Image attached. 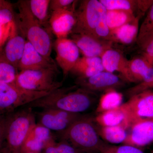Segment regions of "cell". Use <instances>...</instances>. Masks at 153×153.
Listing matches in <instances>:
<instances>
[{
    "instance_id": "6",
    "label": "cell",
    "mask_w": 153,
    "mask_h": 153,
    "mask_svg": "<svg viewBox=\"0 0 153 153\" xmlns=\"http://www.w3.org/2000/svg\"><path fill=\"white\" fill-rule=\"evenodd\" d=\"M106 9L98 0L81 1L78 8L75 9L76 23L71 33L94 36V30L106 16Z\"/></svg>"
},
{
    "instance_id": "35",
    "label": "cell",
    "mask_w": 153,
    "mask_h": 153,
    "mask_svg": "<svg viewBox=\"0 0 153 153\" xmlns=\"http://www.w3.org/2000/svg\"><path fill=\"white\" fill-rule=\"evenodd\" d=\"M149 89H153V79L151 82L139 83L129 88L127 90L126 94L129 97H130L135 94Z\"/></svg>"
},
{
    "instance_id": "17",
    "label": "cell",
    "mask_w": 153,
    "mask_h": 153,
    "mask_svg": "<svg viewBox=\"0 0 153 153\" xmlns=\"http://www.w3.org/2000/svg\"><path fill=\"white\" fill-rule=\"evenodd\" d=\"M54 60L44 57L28 41H26L24 53L18 66L20 71L56 67Z\"/></svg>"
},
{
    "instance_id": "11",
    "label": "cell",
    "mask_w": 153,
    "mask_h": 153,
    "mask_svg": "<svg viewBox=\"0 0 153 153\" xmlns=\"http://www.w3.org/2000/svg\"><path fill=\"white\" fill-rule=\"evenodd\" d=\"M76 85L85 90L95 93L123 87L124 81L113 73L103 71L88 78H77Z\"/></svg>"
},
{
    "instance_id": "26",
    "label": "cell",
    "mask_w": 153,
    "mask_h": 153,
    "mask_svg": "<svg viewBox=\"0 0 153 153\" xmlns=\"http://www.w3.org/2000/svg\"><path fill=\"white\" fill-rule=\"evenodd\" d=\"M123 94L115 89L105 91L100 99L96 112L99 114L119 107L123 104Z\"/></svg>"
},
{
    "instance_id": "10",
    "label": "cell",
    "mask_w": 153,
    "mask_h": 153,
    "mask_svg": "<svg viewBox=\"0 0 153 153\" xmlns=\"http://www.w3.org/2000/svg\"><path fill=\"white\" fill-rule=\"evenodd\" d=\"M83 115L62 110L48 108L39 114L38 123L49 130L63 132Z\"/></svg>"
},
{
    "instance_id": "39",
    "label": "cell",
    "mask_w": 153,
    "mask_h": 153,
    "mask_svg": "<svg viewBox=\"0 0 153 153\" xmlns=\"http://www.w3.org/2000/svg\"><path fill=\"white\" fill-rule=\"evenodd\" d=\"M12 7L10 3L5 1L0 0V10L4 8Z\"/></svg>"
},
{
    "instance_id": "18",
    "label": "cell",
    "mask_w": 153,
    "mask_h": 153,
    "mask_svg": "<svg viewBox=\"0 0 153 153\" xmlns=\"http://www.w3.org/2000/svg\"><path fill=\"white\" fill-rule=\"evenodd\" d=\"M107 10H123L132 12L140 19L148 12L153 0H99Z\"/></svg>"
},
{
    "instance_id": "42",
    "label": "cell",
    "mask_w": 153,
    "mask_h": 153,
    "mask_svg": "<svg viewBox=\"0 0 153 153\" xmlns=\"http://www.w3.org/2000/svg\"><path fill=\"white\" fill-rule=\"evenodd\" d=\"M151 153H153V150L152 151V152H151Z\"/></svg>"
},
{
    "instance_id": "14",
    "label": "cell",
    "mask_w": 153,
    "mask_h": 153,
    "mask_svg": "<svg viewBox=\"0 0 153 153\" xmlns=\"http://www.w3.org/2000/svg\"><path fill=\"white\" fill-rule=\"evenodd\" d=\"M75 9L59 10L51 13L49 26L57 39L67 38L72 33L76 23Z\"/></svg>"
},
{
    "instance_id": "38",
    "label": "cell",
    "mask_w": 153,
    "mask_h": 153,
    "mask_svg": "<svg viewBox=\"0 0 153 153\" xmlns=\"http://www.w3.org/2000/svg\"><path fill=\"white\" fill-rule=\"evenodd\" d=\"M55 138L52 139L49 141L43 148L41 153H57L55 146Z\"/></svg>"
},
{
    "instance_id": "40",
    "label": "cell",
    "mask_w": 153,
    "mask_h": 153,
    "mask_svg": "<svg viewBox=\"0 0 153 153\" xmlns=\"http://www.w3.org/2000/svg\"><path fill=\"white\" fill-rule=\"evenodd\" d=\"M24 153H41V152H34V151H28Z\"/></svg>"
},
{
    "instance_id": "2",
    "label": "cell",
    "mask_w": 153,
    "mask_h": 153,
    "mask_svg": "<svg viewBox=\"0 0 153 153\" xmlns=\"http://www.w3.org/2000/svg\"><path fill=\"white\" fill-rule=\"evenodd\" d=\"M59 134L61 140L82 153H100L108 144L100 136L94 119L87 116L83 115Z\"/></svg>"
},
{
    "instance_id": "34",
    "label": "cell",
    "mask_w": 153,
    "mask_h": 153,
    "mask_svg": "<svg viewBox=\"0 0 153 153\" xmlns=\"http://www.w3.org/2000/svg\"><path fill=\"white\" fill-rule=\"evenodd\" d=\"M15 16L12 7L0 10V27L6 26L14 22Z\"/></svg>"
},
{
    "instance_id": "12",
    "label": "cell",
    "mask_w": 153,
    "mask_h": 153,
    "mask_svg": "<svg viewBox=\"0 0 153 153\" xmlns=\"http://www.w3.org/2000/svg\"><path fill=\"white\" fill-rule=\"evenodd\" d=\"M53 46L56 61L62 69L64 79L80 58V52L74 42L68 38L56 39Z\"/></svg>"
},
{
    "instance_id": "5",
    "label": "cell",
    "mask_w": 153,
    "mask_h": 153,
    "mask_svg": "<svg viewBox=\"0 0 153 153\" xmlns=\"http://www.w3.org/2000/svg\"><path fill=\"white\" fill-rule=\"evenodd\" d=\"M57 67L20 71L15 82L19 87L30 91L52 92L63 84L57 80Z\"/></svg>"
},
{
    "instance_id": "33",
    "label": "cell",
    "mask_w": 153,
    "mask_h": 153,
    "mask_svg": "<svg viewBox=\"0 0 153 153\" xmlns=\"http://www.w3.org/2000/svg\"><path fill=\"white\" fill-rule=\"evenodd\" d=\"M77 2L78 1L74 0H51L49 9L52 12L59 10L75 8Z\"/></svg>"
},
{
    "instance_id": "7",
    "label": "cell",
    "mask_w": 153,
    "mask_h": 153,
    "mask_svg": "<svg viewBox=\"0 0 153 153\" xmlns=\"http://www.w3.org/2000/svg\"><path fill=\"white\" fill-rule=\"evenodd\" d=\"M51 92L26 90L19 87L15 82L0 83V111L4 113L10 112L19 107L28 105Z\"/></svg>"
},
{
    "instance_id": "21",
    "label": "cell",
    "mask_w": 153,
    "mask_h": 153,
    "mask_svg": "<svg viewBox=\"0 0 153 153\" xmlns=\"http://www.w3.org/2000/svg\"><path fill=\"white\" fill-rule=\"evenodd\" d=\"M100 57H80L74 65L71 73L77 76V78H88L104 71Z\"/></svg>"
},
{
    "instance_id": "31",
    "label": "cell",
    "mask_w": 153,
    "mask_h": 153,
    "mask_svg": "<svg viewBox=\"0 0 153 153\" xmlns=\"http://www.w3.org/2000/svg\"><path fill=\"white\" fill-rule=\"evenodd\" d=\"M94 36L102 41L113 43L111 31L107 25L105 16L101 20L96 28Z\"/></svg>"
},
{
    "instance_id": "27",
    "label": "cell",
    "mask_w": 153,
    "mask_h": 153,
    "mask_svg": "<svg viewBox=\"0 0 153 153\" xmlns=\"http://www.w3.org/2000/svg\"><path fill=\"white\" fill-rule=\"evenodd\" d=\"M97 126L100 136L105 142L119 144L123 143L126 138L127 133L124 126L101 127L97 125Z\"/></svg>"
},
{
    "instance_id": "29",
    "label": "cell",
    "mask_w": 153,
    "mask_h": 153,
    "mask_svg": "<svg viewBox=\"0 0 153 153\" xmlns=\"http://www.w3.org/2000/svg\"><path fill=\"white\" fill-rule=\"evenodd\" d=\"M18 69L6 61L0 60V83H10L15 82Z\"/></svg>"
},
{
    "instance_id": "36",
    "label": "cell",
    "mask_w": 153,
    "mask_h": 153,
    "mask_svg": "<svg viewBox=\"0 0 153 153\" xmlns=\"http://www.w3.org/2000/svg\"><path fill=\"white\" fill-rule=\"evenodd\" d=\"M140 49L141 55L153 66V38Z\"/></svg>"
},
{
    "instance_id": "1",
    "label": "cell",
    "mask_w": 153,
    "mask_h": 153,
    "mask_svg": "<svg viewBox=\"0 0 153 153\" xmlns=\"http://www.w3.org/2000/svg\"><path fill=\"white\" fill-rule=\"evenodd\" d=\"M96 100L95 93L74 85L60 88L31 102L27 107L53 108L81 114L92 107Z\"/></svg>"
},
{
    "instance_id": "20",
    "label": "cell",
    "mask_w": 153,
    "mask_h": 153,
    "mask_svg": "<svg viewBox=\"0 0 153 153\" xmlns=\"http://www.w3.org/2000/svg\"><path fill=\"white\" fill-rule=\"evenodd\" d=\"M129 69L133 82L147 83L153 79V66L141 55L129 60Z\"/></svg>"
},
{
    "instance_id": "37",
    "label": "cell",
    "mask_w": 153,
    "mask_h": 153,
    "mask_svg": "<svg viewBox=\"0 0 153 153\" xmlns=\"http://www.w3.org/2000/svg\"><path fill=\"white\" fill-rule=\"evenodd\" d=\"M13 23V22L6 26L0 27V47L7 37L10 36Z\"/></svg>"
},
{
    "instance_id": "15",
    "label": "cell",
    "mask_w": 153,
    "mask_h": 153,
    "mask_svg": "<svg viewBox=\"0 0 153 153\" xmlns=\"http://www.w3.org/2000/svg\"><path fill=\"white\" fill-rule=\"evenodd\" d=\"M26 41L24 36L17 32V25L14 22L10 34L4 48L3 56H0V60L10 63L18 69L25 50Z\"/></svg>"
},
{
    "instance_id": "3",
    "label": "cell",
    "mask_w": 153,
    "mask_h": 153,
    "mask_svg": "<svg viewBox=\"0 0 153 153\" xmlns=\"http://www.w3.org/2000/svg\"><path fill=\"white\" fill-rule=\"evenodd\" d=\"M17 6L19 13L16 25L22 36L41 55L52 59L51 55L54 44L50 34L51 30L43 27L34 16L29 8L27 1H19Z\"/></svg>"
},
{
    "instance_id": "23",
    "label": "cell",
    "mask_w": 153,
    "mask_h": 153,
    "mask_svg": "<svg viewBox=\"0 0 153 153\" xmlns=\"http://www.w3.org/2000/svg\"><path fill=\"white\" fill-rule=\"evenodd\" d=\"M95 123L101 127L122 125L126 129V116L121 107L99 114L94 118Z\"/></svg>"
},
{
    "instance_id": "8",
    "label": "cell",
    "mask_w": 153,
    "mask_h": 153,
    "mask_svg": "<svg viewBox=\"0 0 153 153\" xmlns=\"http://www.w3.org/2000/svg\"><path fill=\"white\" fill-rule=\"evenodd\" d=\"M126 116V124L139 118L153 117V89L144 91L130 97L121 105Z\"/></svg>"
},
{
    "instance_id": "25",
    "label": "cell",
    "mask_w": 153,
    "mask_h": 153,
    "mask_svg": "<svg viewBox=\"0 0 153 153\" xmlns=\"http://www.w3.org/2000/svg\"><path fill=\"white\" fill-rule=\"evenodd\" d=\"M137 19L139 18L132 12L123 10H107L105 16L107 25L111 31L133 22Z\"/></svg>"
},
{
    "instance_id": "43",
    "label": "cell",
    "mask_w": 153,
    "mask_h": 153,
    "mask_svg": "<svg viewBox=\"0 0 153 153\" xmlns=\"http://www.w3.org/2000/svg\"></svg>"
},
{
    "instance_id": "32",
    "label": "cell",
    "mask_w": 153,
    "mask_h": 153,
    "mask_svg": "<svg viewBox=\"0 0 153 153\" xmlns=\"http://www.w3.org/2000/svg\"><path fill=\"white\" fill-rule=\"evenodd\" d=\"M10 114L4 113L0 115V153H6V133Z\"/></svg>"
},
{
    "instance_id": "22",
    "label": "cell",
    "mask_w": 153,
    "mask_h": 153,
    "mask_svg": "<svg viewBox=\"0 0 153 153\" xmlns=\"http://www.w3.org/2000/svg\"><path fill=\"white\" fill-rule=\"evenodd\" d=\"M140 20L137 19L133 22L111 31L113 42L129 44L136 42L139 30Z\"/></svg>"
},
{
    "instance_id": "13",
    "label": "cell",
    "mask_w": 153,
    "mask_h": 153,
    "mask_svg": "<svg viewBox=\"0 0 153 153\" xmlns=\"http://www.w3.org/2000/svg\"><path fill=\"white\" fill-rule=\"evenodd\" d=\"M70 35V39L84 57L101 58L104 52L112 47V42L102 41L92 35L83 33H71Z\"/></svg>"
},
{
    "instance_id": "41",
    "label": "cell",
    "mask_w": 153,
    "mask_h": 153,
    "mask_svg": "<svg viewBox=\"0 0 153 153\" xmlns=\"http://www.w3.org/2000/svg\"><path fill=\"white\" fill-rule=\"evenodd\" d=\"M3 114H4V113L1 112V111H0V115Z\"/></svg>"
},
{
    "instance_id": "24",
    "label": "cell",
    "mask_w": 153,
    "mask_h": 153,
    "mask_svg": "<svg viewBox=\"0 0 153 153\" xmlns=\"http://www.w3.org/2000/svg\"><path fill=\"white\" fill-rule=\"evenodd\" d=\"M50 2L51 0H27L32 14L43 27L49 30H51L49 24L50 16L49 14Z\"/></svg>"
},
{
    "instance_id": "16",
    "label": "cell",
    "mask_w": 153,
    "mask_h": 153,
    "mask_svg": "<svg viewBox=\"0 0 153 153\" xmlns=\"http://www.w3.org/2000/svg\"><path fill=\"white\" fill-rule=\"evenodd\" d=\"M105 71L113 73L120 72L124 79L133 82L129 69V60L123 54L112 48L108 49L101 57Z\"/></svg>"
},
{
    "instance_id": "28",
    "label": "cell",
    "mask_w": 153,
    "mask_h": 153,
    "mask_svg": "<svg viewBox=\"0 0 153 153\" xmlns=\"http://www.w3.org/2000/svg\"><path fill=\"white\" fill-rule=\"evenodd\" d=\"M153 38V3L148 10L146 18L139 27L136 43L140 49Z\"/></svg>"
},
{
    "instance_id": "19",
    "label": "cell",
    "mask_w": 153,
    "mask_h": 153,
    "mask_svg": "<svg viewBox=\"0 0 153 153\" xmlns=\"http://www.w3.org/2000/svg\"><path fill=\"white\" fill-rule=\"evenodd\" d=\"M53 138L54 137L51 131L36 123L29 132L21 153L28 151L41 152L45 145Z\"/></svg>"
},
{
    "instance_id": "9",
    "label": "cell",
    "mask_w": 153,
    "mask_h": 153,
    "mask_svg": "<svg viewBox=\"0 0 153 153\" xmlns=\"http://www.w3.org/2000/svg\"><path fill=\"white\" fill-rule=\"evenodd\" d=\"M125 145L139 148L153 142V117L139 118L130 121L126 129Z\"/></svg>"
},
{
    "instance_id": "30",
    "label": "cell",
    "mask_w": 153,
    "mask_h": 153,
    "mask_svg": "<svg viewBox=\"0 0 153 153\" xmlns=\"http://www.w3.org/2000/svg\"><path fill=\"white\" fill-rule=\"evenodd\" d=\"M100 153H144L139 148L125 145L112 146L108 144Z\"/></svg>"
},
{
    "instance_id": "4",
    "label": "cell",
    "mask_w": 153,
    "mask_h": 153,
    "mask_svg": "<svg viewBox=\"0 0 153 153\" xmlns=\"http://www.w3.org/2000/svg\"><path fill=\"white\" fill-rule=\"evenodd\" d=\"M36 123L35 115L30 108L11 114L6 133V153H21L26 138Z\"/></svg>"
}]
</instances>
